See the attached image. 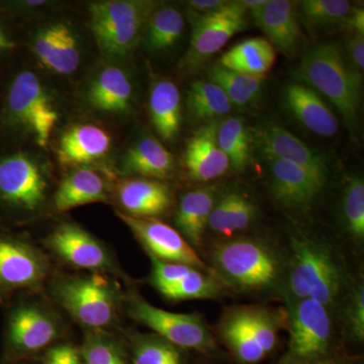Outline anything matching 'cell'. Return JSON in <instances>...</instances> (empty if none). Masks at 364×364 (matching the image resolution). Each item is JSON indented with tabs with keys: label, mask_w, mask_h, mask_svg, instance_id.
<instances>
[{
	"label": "cell",
	"mask_w": 364,
	"mask_h": 364,
	"mask_svg": "<svg viewBox=\"0 0 364 364\" xmlns=\"http://www.w3.org/2000/svg\"><path fill=\"white\" fill-rule=\"evenodd\" d=\"M284 364H315L312 363V360H308V359H301L296 358L293 359V360L287 361V363Z\"/></svg>",
	"instance_id": "49"
},
{
	"label": "cell",
	"mask_w": 364,
	"mask_h": 364,
	"mask_svg": "<svg viewBox=\"0 0 364 364\" xmlns=\"http://www.w3.org/2000/svg\"><path fill=\"white\" fill-rule=\"evenodd\" d=\"M277 60V50L264 38H252L235 45L223 55L220 65L225 68L265 77Z\"/></svg>",
	"instance_id": "28"
},
{
	"label": "cell",
	"mask_w": 364,
	"mask_h": 364,
	"mask_svg": "<svg viewBox=\"0 0 364 364\" xmlns=\"http://www.w3.org/2000/svg\"><path fill=\"white\" fill-rule=\"evenodd\" d=\"M227 1L222 0H191L188 1V6L193 9V13L200 14L198 16H208L221 9Z\"/></svg>",
	"instance_id": "47"
},
{
	"label": "cell",
	"mask_w": 364,
	"mask_h": 364,
	"mask_svg": "<svg viewBox=\"0 0 364 364\" xmlns=\"http://www.w3.org/2000/svg\"><path fill=\"white\" fill-rule=\"evenodd\" d=\"M117 198L124 214L156 219L169 210L172 196L166 184L153 179L133 178L119 183Z\"/></svg>",
	"instance_id": "22"
},
{
	"label": "cell",
	"mask_w": 364,
	"mask_h": 364,
	"mask_svg": "<svg viewBox=\"0 0 364 364\" xmlns=\"http://www.w3.org/2000/svg\"><path fill=\"white\" fill-rule=\"evenodd\" d=\"M134 364H181L178 349L161 338H145L136 344Z\"/></svg>",
	"instance_id": "38"
},
{
	"label": "cell",
	"mask_w": 364,
	"mask_h": 364,
	"mask_svg": "<svg viewBox=\"0 0 364 364\" xmlns=\"http://www.w3.org/2000/svg\"><path fill=\"white\" fill-rule=\"evenodd\" d=\"M122 168L128 173L149 178H166L174 167V158L153 136L139 139L122 158Z\"/></svg>",
	"instance_id": "26"
},
{
	"label": "cell",
	"mask_w": 364,
	"mask_h": 364,
	"mask_svg": "<svg viewBox=\"0 0 364 364\" xmlns=\"http://www.w3.org/2000/svg\"><path fill=\"white\" fill-rule=\"evenodd\" d=\"M49 164L20 142L0 141V225L11 226L43 214L52 193Z\"/></svg>",
	"instance_id": "2"
},
{
	"label": "cell",
	"mask_w": 364,
	"mask_h": 364,
	"mask_svg": "<svg viewBox=\"0 0 364 364\" xmlns=\"http://www.w3.org/2000/svg\"><path fill=\"white\" fill-rule=\"evenodd\" d=\"M6 69H0V97H1L2 83H4V74Z\"/></svg>",
	"instance_id": "50"
},
{
	"label": "cell",
	"mask_w": 364,
	"mask_h": 364,
	"mask_svg": "<svg viewBox=\"0 0 364 364\" xmlns=\"http://www.w3.org/2000/svg\"><path fill=\"white\" fill-rule=\"evenodd\" d=\"M53 296L91 331H100L116 320L119 294L114 282L102 273L60 277L53 284Z\"/></svg>",
	"instance_id": "5"
},
{
	"label": "cell",
	"mask_w": 364,
	"mask_h": 364,
	"mask_svg": "<svg viewBox=\"0 0 364 364\" xmlns=\"http://www.w3.org/2000/svg\"><path fill=\"white\" fill-rule=\"evenodd\" d=\"M151 259L153 263L152 282L159 291L174 286L196 268L182 263L167 262L154 257H151Z\"/></svg>",
	"instance_id": "41"
},
{
	"label": "cell",
	"mask_w": 364,
	"mask_h": 364,
	"mask_svg": "<svg viewBox=\"0 0 364 364\" xmlns=\"http://www.w3.org/2000/svg\"><path fill=\"white\" fill-rule=\"evenodd\" d=\"M47 244L53 253L72 267L95 272L114 269V260L104 244L78 225H59L48 237Z\"/></svg>",
	"instance_id": "15"
},
{
	"label": "cell",
	"mask_w": 364,
	"mask_h": 364,
	"mask_svg": "<svg viewBox=\"0 0 364 364\" xmlns=\"http://www.w3.org/2000/svg\"><path fill=\"white\" fill-rule=\"evenodd\" d=\"M60 117L56 97L37 72L7 67L0 97V141L20 142L28 136L44 148Z\"/></svg>",
	"instance_id": "1"
},
{
	"label": "cell",
	"mask_w": 364,
	"mask_h": 364,
	"mask_svg": "<svg viewBox=\"0 0 364 364\" xmlns=\"http://www.w3.org/2000/svg\"><path fill=\"white\" fill-rule=\"evenodd\" d=\"M263 79L230 70L217 64L208 71V81L215 83L226 93L232 105L246 107L254 102L260 95Z\"/></svg>",
	"instance_id": "30"
},
{
	"label": "cell",
	"mask_w": 364,
	"mask_h": 364,
	"mask_svg": "<svg viewBox=\"0 0 364 364\" xmlns=\"http://www.w3.org/2000/svg\"><path fill=\"white\" fill-rule=\"evenodd\" d=\"M230 205L226 220V236L245 230L250 226L256 215L254 203L241 193H233Z\"/></svg>",
	"instance_id": "40"
},
{
	"label": "cell",
	"mask_w": 364,
	"mask_h": 364,
	"mask_svg": "<svg viewBox=\"0 0 364 364\" xmlns=\"http://www.w3.org/2000/svg\"><path fill=\"white\" fill-rule=\"evenodd\" d=\"M257 26L275 50L287 56L296 52L303 39L296 6L289 0H268Z\"/></svg>",
	"instance_id": "24"
},
{
	"label": "cell",
	"mask_w": 364,
	"mask_h": 364,
	"mask_svg": "<svg viewBox=\"0 0 364 364\" xmlns=\"http://www.w3.org/2000/svg\"><path fill=\"white\" fill-rule=\"evenodd\" d=\"M350 35L364 36V11L363 7H352L350 14L341 23Z\"/></svg>",
	"instance_id": "46"
},
{
	"label": "cell",
	"mask_w": 364,
	"mask_h": 364,
	"mask_svg": "<svg viewBox=\"0 0 364 364\" xmlns=\"http://www.w3.org/2000/svg\"><path fill=\"white\" fill-rule=\"evenodd\" d=\"M56 318L41 306L20 304L9 312L4 341L14 355L42 350L58 336Z\"/></svg>",
	"instance_id": "13"
},
{
	"label": "cell",
	"mask_w": 364,
	"mask_h": 364,
	"mask_svg": "<svg viewBox=\"0 0 364 364\" xmlns=\"http://www.w3.org/2000/svg\"><path fill=\"white\" fill-rule=\"evenodd\" d=\"M45 364H83L80 352L71 345H59L52 347L46 353Z\"/></svg>",
	"instance_id": "44"
},
{
	"label": "cell",
	"mask_w": 364,
	"mask_h": 364,
	"mask_svg": "<svg viewBox=\"0 0 364 364\" xmlns=\"http://www.w3.org/2000/svg\"><path fill=\"white\" fill-rule=\"evenodd\" d=\"M188 107L196 119L210 123L229 114L233 105L220 86L212 81L198 80L188 91Z\"/></svg>",
	"instance_id": "31"
},
{
	"label": "cell",
	"mask_w": 364,
	"mask_h": 364,
	"mask_svg": "<svg viewBox=\"0 0 364 364\" xmlns=\"http://www.w3.org/2000/svg\"><path fill=\"white\" fill-rule=\"evenodd\" d=\"M154 2L109 0L92 2L88 7L90 30L100 51L111 60H122L135 49Z\"/></svg>",
	"instance_id": "4"
},
{
	"label": "cell",
	"mask_w": 364,
	"mask_h": 364,
	"mask_svg": "<svg viewBox=\"0 0 364 364\" xmlns=\"http://www.w3.org/2000/svg\"><path fill=\"white\" fill-rule=\"evenodd\" d=\"M9 21V18L0 14V69L11 66V59L20 47L18 37Z\"/></svg>",
	"instance_id": "42"
},
{
	"label": "cell",
	"mask_w": 364,
	"mask_h": 364,
	"mask_svg": "<svg viewBox=\"0 0 364 364\" xmlns=\"http://www.w3.org/2000/svg\"><path fill=\"white\" fill-rule=\"evenodd\" d=\"M289 291L299 299H311L325 306L339 291V272L328 251L306 238L293 239Z\"/></svg>",
	"instance_id": "7"
},
{
	"label": "cell",
	"mask_w": 364,
	"mask_h": 364,
	"mask_svg": "<svg viewBox=\"0 0 364 364\" xmlns=\"http://www.w3.org/2000/svg\"><path fill=\"white\" fill-rule=\"evenodd\" d=\"M128 313L132 318L150 328L173 346L198 351L214 348L212 335L198 314L169 312L140 298L132 299Z\"/></svg>",
	"instance_id": "8"
},
{
	"label": "cell",
	"mask_w": 364,
	"mask_h": 364,
	"mask_svg": "<svg viewBox=\"0 0 364 364\" xmlns=\"http://www.w3.org/2000/svg\"><path fill=\"white\" fill-rule=\"evenodd\" d=\"M220 287L213 277L195 268L181 282L160 291L171 301L214 298L219 294Z\"/></svg>",
	"instance_id": "36"
},
{
	"label": "cell",
	"mask_w": 364,
	"mask_h": 364,
	"mask_svg": "<svg viewBox=\"0 0 364 364\" xmlns=\"http://www.w3.org/2000/svg\"><path fill=\"white\" fill-rule=\"evenodd\" d=\"M352 7L346 0H304L299 4L301 18L313 28L341 25Z\"/></svg>",
	"instance_id": "34"
},
{
	"label": "cell",
	"mask_w": 364,
	"mask_h": 364,
	"mask_svg": "<svg viewBox=\"0 0 364 364\" xmlns=\"http://www.w3.org/2000/svg\"><path fill=\"white\" fill-rule=\"evenodd\" d=\"M270 174L273 196L289 208L308 207L324 186L306 170L282 160L270 159Z\"/></svg>",
	"instance_id": "20"
},
{
	"label": "cell",
	"mask_w": 364,
	"mask_h": 364,
	"mask_svg": "<svg viewBox=\"0 0 364 364\" xmlns=\"http://www.w3.org/2000/svg\"><path fill=\"white\" fill-rule=\"evenodd\" d=\"M49 273L45 256L30 243L9 233H0V301L16 291L39 289Z\"/></svg>",
	"instance_id": "9"
},
{
	"label": "cell",
	"mask_w": 364,
	"mask_h": 364,
	"mask_svg": "<svg viewBox=\"0 0 364 364\" xmlns=\"http://www.w3.org/2000/svg\"><path fill=\"white\" fill-rule=\"evenodd\" d=\"M85 104L107 116H124L133 107L135 86L129 72L116 64L98 69L86 83Z\"/></svg>",
	"instance_id": "17"
},
{
	"label": "cell",
	"mask_w": 364,
	"mask_h": 364,
	"mask_svg": "<svg viewBox=\"0 0 364 364\" xmlns=\"http://www.w3.org/2000/svg\"><path fill=\"white\" fill-rule=\"evenodd\" d=\"M215 200V189L210 186L193 189L182 196L174 220L177 231L191 246L202 243Z\"/></svg>",
	"instance_id": "25"
},
{
	"label": "cell",
	"mask_w": 364,
	"mask_h": 364,
	"mask_svg": "<svg viewBox=\"0 0 364 364\" xmlns=\"http://www.w3.org/2000/svg\"><path fill=\"white\" fill-rule=\"evenodd\" d=\"M223 338L242 363H256L267 355L254 338L242 310L230 314L221 326Z\"/></svg>",
	"instance_id": "33"
},
{
	"label": "cell",
	"mask_w": 364,
	"mask_h": 364,
	"mask_svg": "<svg viewBox=\"0 0 364 364\" xmlns=\"http://www.w3.org/2000/svg\"><path fill=\"white\" fill-rule=\"evenodd\" d=\"M184 31V18L176 7L165 6L154 9L143 32V44L150 52L171 49L181 39Z\"/></svg>",
	"instance_id": "29"
},
{
	"label": "cell",
	"mask_w": 364,
	"mask_h": 364,
	"mask_svg": "<svg viewBox=\"0 0 364 364\" xmlns=\"http://www.w3.org/2000/svg\"><path fill=\"white\" fill-rule=\"evenodd\" d=\"M245 7L240 1H227L219 11L193 21L191 45L184 63L195 68L214 56L236 33L247 28Z\"/></svg>",
	"instance_id": "10"
},
{
	"label": "cell",
	"mask_w": 364,
	"mask_h": 364,
	"mask_svg": "<svg viewBox=\"0 0 364 364\" xmlns=\"http://www.w3.org/2000/svg\"><path fill=\"white\" fill-rule=\"evenodd\" d=\"M215 267L225 279L244 289L272 287L279 273V262L272 249L251 239L220 243L213 253Z\"/></svg>",
	"instance_id": "6"
},
{
	"label": "cell",
	"mask_w": 364,
	"mask_h": 364,
	"mask_svg": "<svg viewBox=\"0 0 364 364\" xmlns=\"http://www.w3.org/2000/svg\"><path fill=\"white\" fill-rule=\"evenodd\" d=\"M244 318L254 338L265 353L272 350L277 344V327L272 317L263 310L243 309Z\"/></svg>",
	"instance_id": "39"
},
{
	"label": "cell",
	"mask_w": 364,
	"mask_h": 364,
	"mask_svg": "<svg viewBox=\"0 0 364 364\" xmlns=\"http://www.w3.org/2000/svg\"><path fill=\"white\" fill-rule=\"evenodd\" d=\"M251 141L269 159L282 160L301 167L325 184L328 164L325 157L309 147L279 124H261L251 132Z\"/></svg>",
	"instance_id": "14"
},
{
	"label": "cell",
	"mask_w": 364,
	"mask_h": 364,
	"mask_svg": "<svg viewBox=\"0 0 364 364\" xmlns=\"http://www.w3.org/2000/svg\"><path fill=\"white\" fill-rule=\"evenodd\" d=\"M150 119L158 135L171 141L178 135L181 124V97L178 87L172 81H157L149 95Z\"/></svg>",
	"instance_id": "27"
},
{
	"label": "cell",
	"mask_w": 364,
	"mask_h": 364,
	"mask_svg": "<svg viewBox=\"0 0 364 364\" xmlns=\"http://www.w3.org/2000/svg\"><path fill=\"white\" fill-rule=\"evenodd\" d=\"M117 215L147 249L151 257L167 262L182 263L198 269H208L193 246L174 228L157 219L132 217L119 210H117Z\"/></svg>",
	"instance_id": "12"
},
{
	"label": "cell",
	"mask_w": 364,
	"mask_h": 364,
	"mask_svg": "<svg viewBox=\"0 0 364 364\" xmlns=\"http://www.w3.org/2000/svg\"><path fill=\"white\" fill-rule=\"evenodd\" d=\"M218 143L236 171H243L251 159V134L239 117H229L218 127Z\"/></svg>",
	"instance_id": "32"
},
{
	"label": "cell",
	"mask_w": 364,
	"mask_h": 364,
	"mask_svg": "<svg viewBox=\"0 0 364 364\" xmlns=\"http://www.w3.org/2000/svg\"><path fill=\"white\" fill-rule=\"evenodd\" d=\"M80 355L85 364H127L116 342L100 331H92L86 336Z\"/></svg>",
	"instance_id": "37"
},
{
	"label": "cell",
	"mask_w": 364,
	"mask_h": 364,
	"mask_svg": "<svg viewBox=\"0 0 364 364\" xmlns=\"http://www.w3.org/2000/svg\"><path fill=\"white\" fill-rule=\"evenodd\" d=\"M28 46L42 66L57 75H72L82 62L80 35L67 21H50L37 26Z\"/></svg>",
	"instance_id": "11"
},
{
	"label": "cell",
	"mask_w": 364,
	"mask_h": 364,
	"mask_svg": "<svg viewBox=\"0 0 364 364\" xmlns=\"http://www.w3.org/2000/svg\"><path fill=\"white\" fill-rule=\"evenodd\" d=\"M342 215L347 231L358 240L364 237V181L354 176L347 182L342 198Z\"/></svg>",
	"instance_id": "35"
},
{
	"label": "cell",
	"mask_w": 364,
	"mask_h": 364,
	"mask_svg": "<svg viewBox=\"0 0 364 364\" xmlns=\"http://www.w3.org/2000/svg\"><path fill=\"white\" fill-rule=\"evenodd\" d=\"M347 61L352 69L363 75L364 70V36L350 35L346 45Z\"/></svg>",
	"instance_id": "45"
},
{
	"label": "cell",
	"mask_w": 364,
	"mask_h": 364,
	"mask_svg": "<svg viewBox=\"0 0 364 364\" xmlns=\"http://www.w3.org/2000/svg\"><path fill=\"white\" fill-rule=\"evenodd\" d=\"M347 323L352 337L358 341L364 338V289L358 287L347 310Z\"/></svg>",
	"instance_id": "43"
},
{
	"label": "cell",
	"mask_w": 364,
	"mask_h": 364,
	"mask_svg": "<svg viewBox=\"0 0 364 364\" xmlns=\"http://www.w3.org/2000/svg\"><path fill=\"white\" fill-rule=\"evenodd\" d=\"M284 102L296 121L309 131L322 136L338 133V119L312 88L299 82L291 83L284 91Z\"/></svg>",
	"instance_id": "21"
},
{
	"label": "cell",
	"mask_w": 364,
	"mask_h": 364,
	"mask_svg": "<svg viewBox=\"0 0 364 364\" xmlns=\"http://www.w3.org/2000/svg\"><path fill=\"white\" fill-rule=\"evenodd\" d=\"M330 338L331 320L327 306L314 299H299L291 320V350L294 358H320L327 350Z\"/></svg>",
	"instance_id": "16"
},
{
	"label": "cell",
	"mask_w": 364,
	"mask_h": 364,
	"mask_svg": "<svg viewBox=\"0 0 364 364\" xmlns=\"http://www.w3.org/2000/svg\"><path fill=\"white\" fill-rule=\"evenodd\" d=\"M112 136L102 127L81 124L64 132L57 147V156L63 166L86 167L109 154Z\"/></svg>",
	"instance_id": "18"
},
{
	"label": "cell",
	"mask_w": 364,
	"mask_h": 364,
	"mask_svg": "<svg viewBox=\"0 0 364 364\" xmlns=\"http://www.w3.org/2000/svg\"><path fill=\"white\" fill-rule=\"evenodd\" d=\"M109 200L107 181L104 176L90 167H76L69 172L53 195V203L58 212H66Z\"/></svg>",
	"instance_id": "23"
},
{
	"label": "cell",
	"mask_w": 364,
	"mask_h": 364,
	"mask_svg": "<svg viewBox=\"0 0 364 364\" xmlns=\"http://www.w3.org/2000/svg\"><path fill=\"white\" fill-rule=\"evenodd\" d=\"M242 6L245 7L247 13H250L252 16L254 23L256 26L259 23L261 16H262L263 11L264 7L267 6L268 0H243L240 1Z\"/></svg>",
	"instance_id": "48"
},
{
	"label": "cell",
	"mask_w": 364,
	"mask_h": 364,
	"mask_svg": "<svg viewBox=\"0 0 364 364\" xmlns=\"http://www.w3.org/2000/svg\"><path fill=\"white\" fill-rule=\"evenodd\" d=\"M296 79L327 98L347 127L351 131L355 128L361 105L363 75L352 69L338 44L322 43L310 48L301 57Z\"/></svg>",
	"instance_id": "3"
},
{
	"label": "cell",
	"mask_w": 364,
	"mask_h": 364,
	"mask_svg": "<svg viewBox=\"0 0 364 364\" xmlns=\"http://www.w3.org/2000/svg\"><path fill=\"white\" fill-rule=\"evenodd\" d=\"M217 121L210 122L189 139L184 164L189 176L198 181H210L224 176L230 161L218 143Z\"/></svg>",
	"instance_id": "19"
}]
</instances>
